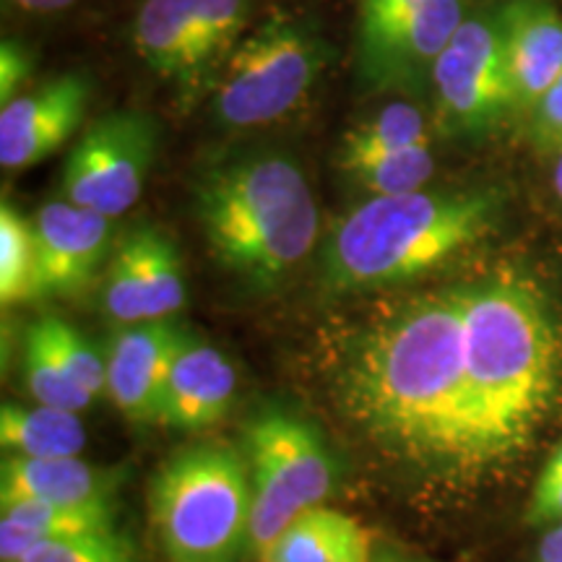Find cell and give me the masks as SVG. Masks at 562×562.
I'll return each instance as SVG.
<instances>
[{"instance_id":"1","label":"cell","mask_w":562,"mask_h":562,"mask_svg":"<svg viewBox=\"0 0 562 562\" xmlns=\"http://www.w3.org/2000/svg\"><path fill=\"white\" fill-rule=\"evenodd\" d=\"M349 402L370 432L422 467H476L461 290L378 323L349 368Z\"/></svg>"},{"instance_id":"2","label":"cell","mask_w":562,"mask_h":562,"mask_svg":"<svg viewBox=\"0 0 562 562\" xmlns=\"http://www.w3.org/2000/svg\"><path fill=\"white\" fill-rule=\"evenodd\" d=\"M461 307L476 467H487L521 451L550 412L560 336L539 292L518 279L467 286Z\"/></svg>"},{"instance_id":"3","label":"cell","mask_w":562,"mask_h":562,"mask_svg":"<svg viewBox=\"0 0 562 562\" xmlns=\"http://www.w3.org/2000/svg\"><path fill=\"white\" fill-rule=\"evenodd\" d=\"M193 193L211 256L256 290L284 281L318 240L311 182L281 151H243L211 161Z\"/></svg>"},{"instance_id":"4","label":"cell","mask_w":562,"mask_h":562,"mask_svg":"<svg viewBox=\"0 0 562 562\" xmlns=\"http://www.w3.org/2000/svg\"><path fill=\"white\" fill-rule=\"evenodd\" d=\"M497 209L492 191L372 195L334 229L323 263L326 284L351 292L417 279L480 243Z\"/></svg>"},{"instance_id":"5","label":"cell","mask_w":562,"mask_h":562,"mask_svg":"<svg viewBox=\"0 0 562 562\" xmlns=\"http://www.w3.org/2000/svg\"><path fill=\"white\" fill-rule=\"evenodd\" d=\"M248 456L224 442L172 453L149 484V521L170 562H237L250 547Z\"/></svg>"},{"instance_id":"6","label":"cell","mask_w":562,"mask_h":562,"mask_svg":"<svg viewBox=\"0 0 562 562\" xmlns=\"http://www.w3.org/2000/svg\"><path fill=\"white\" fill-rule=\"evenodd\" d=\"M326 66V42L307 21L273 13L245 34L214 79L216 121L224 128H261L290 115Z\"/></svg>"},{"instance_id":"7","label":"cell","mask_w":562,"mask_h":562,"mask_svg":"<svg viewBox=\"0 0 562 562\" xmlns=\"http://www.w3.org/2000/svg\"><path fill=\"white\" fill-rule=\"evenodd\" d=\"M245 448L252 484L250 547L261 552L294 518L331 497L336 469L311 422L281 409L250 422Z\"/></svg>"},{"instance_id":"8","label":"cell","mask_w":562,"mask_h":562,"mask_svg":"<svg viewBox=\"0 0 562 562\" xmlns=\"http://www.w3.org/2000/svg\"><path fill=\"white\" fill-rule=\"evenodd\" d=\"M245 21L248 0H144L133 47L154 76L195 94L240 45Z\"/></svg>"},{"instance_id":"9","label":"cell","mask_w":562,"mask_h":562,"mask_svg":"<svg viewBox=\"0 0 562 562\" xmlns=\"http://www.w3.org/2000/svg\"><path fill=\"white\" fill-rule=\"evenodd\" d=\"M157 121L138 110L97 117L70 149L63 167L66 201L117 220L144 193L157 159Z\"/></svg>"},{"instance_id":"10","label":"cell","mask_w":562,"mask_h":562,"mask_svg":"<svg viewBox=\"0 0 562 562\" xmlns=\"http://www.w3.org/2000/svg\"><path fill=\"white\" fill-rule=\"evenodd\" d=\"M432 87L440 125L451 133H484L518 110L495 16L461 21L435 63Z\"/></svg>"},{"instance_id":"11","label":"cell","mask_w":562,"mask_h":562,"mask_svg":"<svg viewBox=\"0 0 562 562\" xmlns=\"http://www.w3.org/2000/svg\"><path fill=\"white\" fill-rule=\"evenodd\" d=\"M459 0H414L360 21V79L372 91H417L461 26Z\"/></svg>"},{"instance_id":"12","label":"cell","mask_w":562,"mask_h":562,"mask_svg":"<svg viewBox=\"0 0 562 562\" xmlns=\"http://www.w3.org/2000/svg\"><path fill=\"white\" fill-rule=\"evenodd\" d=\"M186 297V269L172 237L154 224L125 232L104 273V313L121 326L170 321Z\"/></svg>"},{"instance_id":"13","label":"cell","mask_w":562,"mask_h":562,"mask_svg":"<svg viewBox=\"0 0 562 562\" xmlns=\"http://www.w3.org/2000/svg\"><path fill=\"white\" fill-rule=\"evenodd\" d=\"M89 94V79L63 74L3 104L0 165L5 170H26L68 144L87 117Z\"/></svg>"},{"instance_id":"14","label":"cell","mask_w":562,"mask_h":562,"mask_svg":"<svg viewBox=\"0 0 562 562\" xmlns=\"http://www.w3.org/2000/svg\"><path fill=\"white\" fill-rule=\"evenodd\" d=\"M186 331L172 321L125 326L108 349V396L128 422H159L167 375Z\"/></svg>"},{"instance_id":"15","label":"cell","mask_w":562,"mask_h":562,"mask_svg":"<svg viewBox=\"0 0 562 562\" xmlns=\"http://www.w3.org/2000/svg\"><path fill=\"white\" fill-rule=\"evenodd\" d=\"M42 297H74L89 286L108 252L112 220L70 201H50L34 220Z\"/></svg>"},{"instance_id":"16","label":"cell","mask_w":562,"mask_h":562,"mask_svg":"<svg viewBox=\"0 0 562 562\" xmlns=\"http://www.w3.org/2000/svg\"><path fill=\"white\" fill-rule=\"evenodd\" d=\"M518 110H533L562 76V16L550 0H510L497 13Z\"/></svg>"},{"instance_id":"17","label":"cell","mask_w":562,"mask_h":562,"mask_svg":"<svg viewBox=\"0 0 562 562\" xmlns=\"http://www.w3.org/2000/svg\"><path fill=\"white\" fill-rule=\"evenodd\" d=\"M235 368L220 349L186 334L167 375L159 425L201 432L227 417L235 402Z\"/></svg>"},{"instance_id":"18","label":"cell","mask_w":562,"mask_h":562,"mask_svg":"<svg viewBox=\"0 0 562 562\" xmlns=\"http://www.w3.org/2000/svg\"><path fill=\"white\" fill-rule=\"evenodd\" d=\"M121 474L91 467L79 456L63 459H24L5 456L0 469V505H94L112 503Z\"/></svg>"},{"instance_id":"19","label":"cell","mask_w":562,"mask_h":562,"mask_svg":"<svg viewBox=\"0 0 562 562\" xmlns=\"http://www.w3.org/2000/svg\"><path fill=\"white\" fill-rule=\"evenodd\" d=\"M261 562H372L370 533L357 518L326 508L305 510L258 552Z\"/></svg>"},{"instance_id":"20","label":"cell","mask_w":562,"mask_h":562,"mask_svg":"<svg viewBox=\"0 0 562 562\" xmlns=\"http://www.w3.org/2000/svg\"><path fill=\"white\" fill-rule=\"evenodd\" d=\"M110 526H115L112 503L9 505L0 516V562H24L30 554L58 539L110 529Z\"/></svg>"},{"instance_id":"21","label":"cell","mask_w":562,"mask_h":562,"mask_svg":"<svg viewBox=\"0 0 562 562\" xmlns=\"http://www.w3.org/2000/svg\"><path fill=\"white\" fill-rule=\"evenodd\" d=\"M0 446L5 456L24 459H63L79 456L87 446L79 414L55 406L3 404L0 409Z\"/></svg>"},{"instance_id":"22","label":"cell","mask_w":562,"mask_h":562,"mask_svg":"<svg viewBox=\"0 0 562 562\" xmlns=\"http://www.w3.org/2000/svg\"><path fill=\"white\" fill-rule=\"evenodd\" d=\"M42 297L40 248L34 222L9 201L0 206V302L3 307Z\"/></svg>"},{"instance_id":"23","label":"cell","mask_w":562,"mask_h":562,"mask_svg":"<svg viewBox=\"0 0 562 562\" xmlns=\"http://www.w3.org/2000/svg\"><path fill=\"white\" fill-rule=\"evenodd\" d=\"M419 144H430L425 115L414 104H389V108L378 110L375 115L355 125L344 136L339 167L349 165V161L381 157V154L409 149V146Z\"/></svg>"},{"instance_id":"24","label":"cell","mask_w":562,"mask_h":562,"mask_svg":"<svg viewBox=\"0 0 562 562\" xmlns=\"http://www.w3.org/2000/svg\"><path fill=\"white\" fill-rule=\"evenodd\" d=\"M341 170L372 195H404L425 191L435 175V157L430 144H419L381 157L349 161L341 165Z\"/></svg>"},{"instance_id":"25","label":"cell","mask_w":562,"mask_h":562,"mask_svg":"<svg viewBox=\"0 0 562 562\" xmlns=\"http://www.w3.org/2000/svg\"><path fill=\"white\" fill-rule=\"evenodd\" d=\"M24 383L34 404L55 406L66 412H83L94 402L87 391L81 389L68 370L63 368L55 351L42 339L37 326H30L24 341Z\"/></svg>"},{"instance_id":"26","label":"cell","mask_w":562,"mask_h":562,"mask_svg":"<svg viewBox=\"0 0 562 562\" xmlns=\"http://www.w3.org/2000/svg\"><path fill=\"white\" fill-rule=\"evenodd\" d=\"M47 347L55 351L68 375L89 393L91 398H100L108 393V360L97 351L83 336L60 318H42L34 323Z\"/></svg>"},{"instance_id":"27","label":"cell","mask_w":562,"mask_h":562,"mask_svg":"<svg viewBox=\"0 0 562 562\" xmlns=\"http://www.w3.org/2000/svg\"><path fill=\"white\" fill-rule=\"evenodd\" d=\"M24 562H136V550L125 533L110 526V529L58 539L30 554Z\"/></svg>"},{"instance_id":"28","label":"cell","mask_w":562,"mask_h":562,"mask_svg":"<svg viewBox=\"0 0 562 562\" xmlns=\"http://www.w3.org/2000/svg\"><path fill=\"white\" fill-rule=\"evenodd\" d=\"M32 53L16 40H3L0 45V102L9 104L24 94L21 89L32 81Z\"/></svg>"},{"instance_id":"29","label":"cell","mask_w":562,"mask_h":562,"mask_svg":"<svg viewBox=\"0 0 562 562\" xmlns=\"http://www.w3.org/2000/svg\"><path fill=\"white\" fill-rule=\"evenodd\" d=\"M533 115V136L544 149H560L562 146V76L552 83L550 91L539 100Z\"/></svg>"},{"instance_id":"30","label":"cell","mask_w":562,"mask_h":562,"mask_svg":"<svg viewBox=\"0 0 562 562\" xmlns=\"http://www.w3.org/2000/svg\"><path fill=\"white\" fill-rule=\"evenodd\" d=\"M562 521V476H539L526 508L529 526H552Z\"/></svg>"},{"instance_id":"31","label":"cell","mask_w":562,"mask_h":562,"mask_svg":"<svg viewBox=\"0 0 562 562\" xmlns=\"http://www.w3.org/2000/svg\"><path fill=\"white\" fill-rule=\"evenodd\" d=\"M537 562H562V529L547 526L542 542L537 547Z\"/></svg>"},{"instance_id":"32","label":"cell","mask_w":562,"mask_h":562,"mask_svg":"<svg viewBox=\"0 0 562 562\" xmlns=\"http://www.w3.org/2000/svg\"><path fill=\"white\" fill-rule=\"evenodd\" d=\"M409 3H414V0H360V21L383 16V13L398 11Z\"/></svg>"},{"instance_id":"33","label":"cell","mask_w":562,"mask_h":562,"mask_svg":"<svg viewBox=\"0 0 562 562\" xmlns=\"http://www.w3.org/2000/svg\"><path fill=\"white\" fill-rule=\"evenodd\" d=\"M13 3H16L19 9H24V11L55 13V11L68 9V5H74L76 0H13Z\"/></svg>"},{"instance_id":"34","label":"cell","mask_w":562,"mask_h":562,"mask_svg":"<svg viewBox=\"0 0 562 562\" xmlns=\"http://www.w3.org/2000/svg\"><path fill=\"white\" fill-rule=\"evenodd\" d=\"M539 476H562V442L558 448H554L550 459H547L542 474H539Z\"/></svg>"},{"instance_id":"35","label":"cell","mask_w":562,"mask_h":562,"mask_svg":"<svg viewBox=\"0 0 562 562\" xmlns=\"http://www.w3.org/2000/svg\"><path fill=\"white\" fill-rule=\"evenodd\" d=\"M552 188L558 193V199L562 201V146L554 149V167H552Z\"/></svg>"},{"instance_id":"36","label":"cell","mask_w":562,"mask_h":562,"mask_svg":"<svg viewBox=\"0 0 562 562\" xmlns=\"http://www.w3.org/2000/svg\"><path fill=\"white\" fill-rule=\"evenodd\" d=\"M372 562H427V560H417V558H409V554H402V552H378Z\"/></svg>"},{"instance_id":"37","label":"cell","mask_w":562,"mask_h":562,"mask_svg":"<svg viewBox=\"0 0 562 562\" xmlns=\"http://www.w3.org/2000/svg\"><path fill=\"white\" fill-rule=\"evenodd\" d=\"M552 526H560V529H562V521L560 524H552Z\"/></svg>"}]
</instances>
